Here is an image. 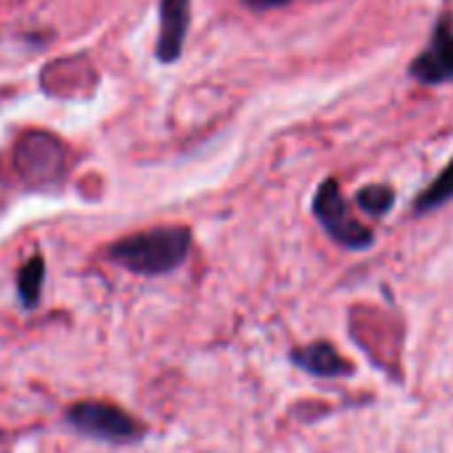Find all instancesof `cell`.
<instances>
[{"mask_svg": "<svg viewBox=\"0 0 453 453\" xmlns=\"http://www.w3.org/2000/svg\"><path fill=\"white\" fill-rule=\"evenodd\" d=\"M64 146L48 133H27L16 143V170L32 186L56 183L64 173Z\"/></svg>", "mask_w": 453, "mask_h": 453, "instance_id": "277c9868", "label": "cell"}, {"mask_svg": "<svg viewBox=\"0 0 453 453\" xmlns=\"http://www.w3.org/2000/svg\"><path fill=\"white\" fill-rule=\"evenodd\" d=\"M66 419L80 433L98 438V441H109V443H133L143 435V427L127 411L111 406V403H101V401H88V403L72 406Z\"/></svg>", "mask_w": 453, "mask_h": 453, "instance_id": "3957f363", "label": "cell"}, {"mask_svg": "<svg viewBox=\"0 0 453 453\" xmlns=\"http://www.w3.org/2000/svg\"><path fill=\"white\" fill-rule=\"evenodd\" d=\"M395 202V194L390 186H366L358 191V207L369 215H385Z\"/></svg>", "mask_w": 453, "mask_h": 453, "instance_id": "30bf717a", "label": "cell"}, {"mask_svg": "<svg viewBox=\"0 0 453 453\" xmlns=\"http://www.w3.org/2000/svg\"><path fill=\"white\" fill-rule=\"evenodd\" d=\"M292 361L316 374V377H342V374H350V364L326 342H313L308 348H300L292 353Z\"/></svg>", "mask_w": 453, "mask_h": 453, "instance_id": "52a82bcc", "label": "cell"}, {"mask_svg": "<svg viewBox=\"0 0 453 453\" xmlns=\"http://www.w3.org/2000/svg\"><path fill=\"white\" fill-rule=\"evenodd\" d=\"M191 250V231L183 226H162L151 231L133 234L119 239L109 257L122 268L141 273V276H162L183 265Z\"/></svg>", "mask_w": 453, "mask_h": 453, "instance_id": "6da1fadb", "label": "cell"}, {"mask_svg": "<svg viewBox=\"0 0 453 453\" xmlns=\"http://www.w3.org/2000/svg\"><path fill=\"white\" fill-rule=\"evenodd\" d=\"M453 199V159L446 165V170L419 194V199H417V204H414V210H417V215H425V212H433V210H438V207H443L446 202H451Z\"/></svg>", "mask_w": 453, "mask_h": 453, "instance_id": "ba28073f", "label": "cell"}, {"mask_svg": "<svg viewBox=\"0 0 453 453\" xmlns=\"http://www.w3.org/2000/svg\"><path fill=\"white\" fill-rule=\"evenodd\" d=\"M188 0H162L159 3V37H157V58L162 64H173L183 53L186 32H188Z\"/></svg>", "mask_w": 453, "mask_h": 453, "instance_id": "8992f818", "label": "cell"}, {"mask_svg": "<svg viewBox=\"0 0 453 453\" xmlns=\"http://www.w3.org/2000/svg\"><path fill=\"white\" fill-rule=\"evenodd\" d=\"M411 77L419 80L422 85H441V82H453V35L446 24H441L433 35L430 48L417 56L411 64Z\"/></svg>", "mask_w": 453, "mask_h": 453, "instance_id": "5b68a950", "label": "cell"}, {"mask_svg": "<svg viewBox=\"0 0 453 453\" xmlns=\"http://www.w3.org/2000/svg\"><path fill=\"white\" fill-rule=\"evenodd\" d=\"M252 8H279V5H284V3H289V0H247Z\"/></svg>", "mask_w": 453, "mask_h": 453, "instance_id": "8fae6325", "label": "cell"}, {"mask_svg": "<svg viewBox=\"0 0 453 453\" xmlns=\"http://www.w3.org/2000/svg\"><path fill=\"white\" fill-rule=\"evenodd\" d=\"M42 276H45V263L42 257H32L21 271H19V295L24 300L27 308H32L40 297V287H42Z\"/></svg>", "mask_w": 453, "mask_h": 453, "instance_id": "9c48e42d", "label": "cell"}, {"mask_svg": "<svg viewBox=\"0 0 453 453\" xmlns=\"http://www.w3.org/2000/svg\"><path fill=\"white\" fill-rule=\"evenodd\" d=\"M313 212H316L319 223L324 226V231L337 244H342L348 250H366V247H372L374 234L348 212V204H345L334 178H326L319 186L316 199H313Z\"/></svg>", "mask_w": 453, "mask_h": 453, "instance_id": "7a4b0ae2", "label": "cell"}]
</instances>
